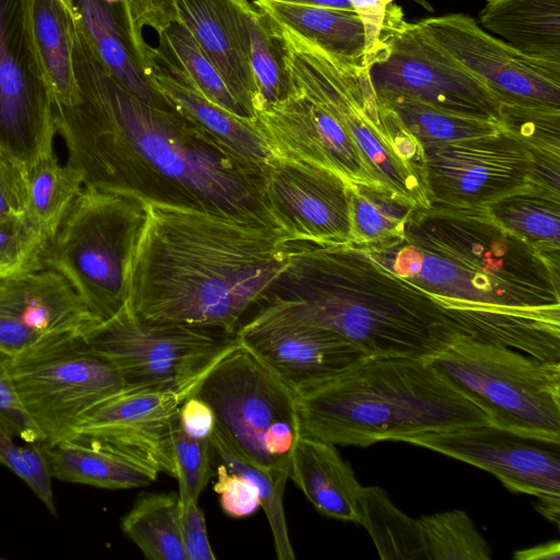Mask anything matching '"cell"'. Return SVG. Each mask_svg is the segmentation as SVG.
I'll use <instances>...</instances> for the list:
<instances>
[{
    "label": "cell",
    "mask_w": 560,
    "mask_h": 560,
    "mask_svg": "<svg viewBox=\"0 0 560 560\" xmlns=\"http://www.w3.org/2000/svg\"><path fill=\"white\" fill-rule=\"evenodd\" d=\"M513 558L517 560H559L560 542L551 540L535 547L517 550L514 552Z\"/></svg>",
    "instance_id": "52"
},
{
    "label": "cell",
    "mask_w": 560,
    "mask_h": 560,
    "mask_svg": "<svg viewBox=\"0 0 560 560\" xmlns=\"http://www.w3.org/2000/svg\"><path fill=\"white\" fill-rule=\"evenodd\" d=\"M252 1V0H250Z\"/></svg>",
    "instance_id": "56"
},
{
    "label": "cell",
    "mask_w": 560,
    "mask_h": 560,
    "mask_svg": "<svg viewBox=\"0 0 560 560\" xmlns=\"http://www.w3.org/2000/svg\"><path fill=\"white\" fill-rule=\"evenodd\" d=\"M350 185L306 162L272 156L262 168V203L289 241L324 245L353 242Z\"/></svg>",
    "instance_id": "18"
},
{
    "label": "cell",
    "mask_w": 560,
    "mask_h": 560,
    "mask_svg": "<svg viewBox=\"0 0 560 560\" xmlns=\"http://www.w3.org/2000/svg\"><path fill=\"white\" fill-rule=\"evenodd\" d=\"M0 559H1V557H0Z\"/></svg>",
    "instance_id": "55"
},
{
    "label": "cell",
    "mask_w": 560,
    "mask_h": 560,
    "mask_svg": "<svg viewBox=\"0 0 560 560\" xmlns=\"http://www.w3.org/2000/svg\"><path fill=\"white\" fill-rule=\"evenodd\" d=\"M176 0H129L130 13L136 30L142 33L149 26L160 33L177 20Z\"/></svg>",
    "instance_id": "50"
},
{
    "label": "cell",
    "mask_w": 560,
    "mask_h": 560,
    "mask_svg": "<svg viewBox=\"0 0 560 560\" xmlns=\"http://www.w3.org/2000/svg\"><path fill=\"white\" fill-rule=\"evenodd\" d=\"M235 337L294 389L329 378L368 357L340 335L304 324L247 322Z\"/></svg>",
    "instance_id": "21"
},
{
    "label": "cell",
    "mask_w": 560,
    "mask_h": 560,
    "mask_svg": "<svg viewBox=\"0 0 560 560\" xmlns=\"http://www.w3.org/2000/svg\"><path fill=\"white\" fill-rule=\"evenodd\" d=\"M209 441L212 452L217 454L230 471L244 477L257 487L261 509L272 532L277 558L279 560H293L295 556L289 538L283 509V494L289 475L270 471L255 464L236 448L217 427Z\"/></svg>",
    "instance_id": "35"
},
{
    "label": "cell",
    "mask_w": 560,
    "mask_h": 560,
    "mask_svg": "<svg viewBox=\"0 0 560 560\" xmlns=\"http://www.w3.org/2000/svg\"><path fill=\"white\" fill-rule=\"evenodd\" d=\"M364 30V63L369 67L382 47L386 18L394 0H348Z\"/></svg>",
    "instance_id": "48"
},
{
    "label": "cell",
    "mask_w": 560,
    "mask_h": 560,
    "mask_svg": "<svg viewBox=\"0 0 560 560\" xmlns=\"http://www.w3.org/2000/svg\"><path fill=\"white\" fill-rule=\"evenodd\" d=\"M295 4L353 10L348 0H278Z\"/></svg>",
    "instance_id": "53"
},
{
    "label": "cell",
    "mask_w": 560,
    "mask_h": 560,
    "mask_svg": "<svg viewBox=\"0 0 560 560\" xmlns=\"http://www.w3.org/2000/svg\"><path fill=\"white\" fill-rule=\"evenodd\" d=\"M77 22L110 77L133 96L168 106L147 71L151 50L132 22L129 0H71Z\"/></svg>",
    "instance_id": "23"
},
{
    "label": "cell",
    "mask_w": 560,
    "mask_h": 560,
    "mask_svg": "<svg viewBox=\"0 0 560 560\" xmlns=\"http://www.w3.org/2000/svg\"><path fill=\"white\" fill-rule=\"evenodd\" d=\"M486 208L504 229L560 258V194L528 182Z\"/></svg>",
    "instance_id": "30"
},
{
    "label": "cell",
    "mask_w": 560,
    "mask_h": 560,
    "mask_svg": "<svg viewBox=\"0 0 560 560\" xmlns=\"http://www.w3.org/2000/svg\"><path fill=\"white\" fill-rule=\"evenodd\" d=\"M59 1L71 12L73 18L77 20V15H75V12H74V9L72 5V1L71 0H59Z\"/></svg>",
    "instance_id": "54"
},
{
    "label": "cell",
    "mask_w": 560,
    "mask_h": 560,
    "mask_svg": "<svg viewBox=\"0 0 560 560\" xmlns=\"http://www.w3.org/2000/svg\"><path fill=\"white\" fill-rule=\"evenodd\" d=\"M362 525L383 560H429L420 518L400 511L377 486L361 488Z\"/></svg>",
    "instance_id": "33"
},
{
    "label": "cell",
    "mask_w": 560,
    "mask_h": 560,
    "mask_svg": "<svg viewBox=\"0 0 560 560\" xmlns=\"http://www.w3.org/2000/svg\"><path fill=\"white\" fill-rule=\"evenodd\" d=\"M178 421L183 431L196 440H208L215 428L211 407L195 394L182 402Z\"/></svg>",
    "instance_id": "49"
},
{
    "label": "cell",
    "mask_w": 560,
    "mask_h": 560,
    "mask_svg": "<svg viewBox=\"0 0 560 560\" xmlns=\"http://www.w3.org/2000/svg\"><path fill=\"white\" fill-rule=\"evenodd\" d=\"M26 166L0 147V221L26 213Z\"/></svg>",
    "instance_id": "46"
},
{
    "label": "cell",
    "mask_w": 560,
    "mask_h": 560,
    "mask_svg": "<svg viewBox=\"0 0 560 560\" xmlns=\"http://www.w3.org/2000/svg\"><path fill=\"white\" fill-rule=\"evenodd\" d=\"M422 145H436L500 131L497 121L453 113L401 96L378 95Z\"/></svg>",
    "instance_id": "36"
},
{
    "label": "cell",
    "mask_w": 560,
    "mask_h": 560,
    "mask_svg": "<svg viewBox=\"0 0 560 560\" xmlns=\"http://www.w3.org/2000/svg\"><path fill=\"white\" fill-rule=\"evenodd\" d=\"M255 121L272 156L317 165L350 186H383L339 120L295 86L289 97L259 112Z\"/></svg>",
    "instance_id": "19"
},
{
    "label": "cell",
    "mask_w": 560,
    "mask_h": 560,
    "mask_svg": "<svg viewBox=\"0 0 560 560\" xmlns=\"http://www.w3.org/2000/svg\"><path fill=\"white\" fill-rule=\"evenodd\" d=\"M131 255L125 313L235 335L289 262L276 226L228 213L145 199Z\"/></svg>",
    "instance_id": "2"
},
{
    "label": "cell",
    "mask_w": 560,
    "mask_h": 560,
    "mask_svg": "<svg viewBox=\"0 0 560 560\" xmlns=\"http://www.w3.org/2000/svg\"><path fill=\"white\" fill-rule=\"evenodd\" d=\"M85 346L109 361L126 388L194 394L208 371L237 343L219 329L144 322L126 313L93 327Z\"/></svg>",
    "instance_id": "10"
},
{
    "label": "cell",
    "mask_w": 560,
    "mask_h": 560,
    "mask_svg": "<svg viewBox=\"0 0 560 560\" xmlns=\"http://www.w3.org/2000/svg\"><path fill=\"white\" fill-rule=\"evenodd\" d=\"M180 533L186 560H213L203 511L198 501L180 504Z\"/></svg>",
    "instance_id": "47"
},
{
    "label": "cell",
    "mask_w": 560,
    "mask_h": 560,
    "mask_svg": "<svg viewBox=\"0 0 560 560\" xmlns=\"http://www.w3.org/2000/svg\"><path fill=\"white\" fill-rule=\"evenodd\" d=\"M147 75L172 108L222 143L238 159L262 170L272 158L255 120L237 116L217 105L175 77L159 60L154 47Z\"/></svg>",
    "instance_id": "24"
},
{
    "label": "cell",
    "mask_w": 560,
    "mask_h": 560,
    "mask_svg": "<svg viewBox=\"0 0 560 560\" xmlns=\"http://www.w3.org/2000/svg\"><path fill=\"white\" fill-rule=\"evenodd\" d=\"M30 21L51 102L77 104L81 94L73 61L75 19L59 0H31Z\"/></svg>",
    "instance_id": "28"
},
{
    "label": "cell",
    "mask_w": 560,
    "mask_h": 560,
    "mask_svg": "<svg viewBox=\"0 0 560 560\" xmlns=\"http://www.w3.org/2000/svg\"><path fill=\"white\" fill-rule=\"evenodd\" d=\"M30 1L0 0V147L26 167L57 135L32 36Z\"/></svg>",
    "instance_id": "13"
},
{
    "label": "cell",
    "mask_w": 560,
    "mask_h": 560,
    "mask_svg": "<svg viewBox=\"0 0 560 560\" xmlns=\"http://www.w3.org/2000/svg\"><path fill=\"white\" fill-rule=\"evenodd\" d=\"M248 27L250 68L257 91V115L289 97L294 86L287 71L281 42L271 19L254 7Z\"/></svg>",
    "instance_id": "37"
},
{
    "label": "cell",
    "mask_w": 560,
    "mask_h": 560,
    "mask_svg": "<svg viewBox=\"0 0 560 560\" xmlns=\"http://www.w3.org/2000/svg\"><path fill=\"white\" fill-rule=\"evenodd\" d=\"M171 441L179 503L198 501L213 475L210 441L188 436L180 428L178 415L172 424Z\"/></svg>",
    "instance_id": "41"
},
{
    "label": "cell",
    "mask_w": 560,
    "mask_h": 560,
    "mask_svg": "<svg viewBox=\"0 0 560 560\" xmlns=\"http://www.w3.org/2000/svg\"><path fill=\"white\" fill-rule=\"evenodd\" d=\"M527 147L500 130L423 147V174L430 205L486 207L529 182Z\"/></svg>",
    "instance_id": "17"
},
{
    "label": "cell",
    "mask_w": 560,
    "mask_h": 560,
    "mask_svg": "<svg viewBox=\"0 0 560 560\" xmlns=\"http://www.w3.org/2000/svg\"><path fill=\"white\" fill-rule=\"evenodd\" d=\"M11 373L26 411L48 444L73 438L88 409L125 387L116 368L83 339L37 355L11 358Z\"/></svg>",
    "instance_id": "12"
},
{
    "label": "cell",
    "mask_w": 560,
    "mask_h": 560,
    "mask_svg": "<svg viewBox=\"0 0 560 560\" xmlns=\"http://www.w3.org/2000/svg\"><path fill=\"white\" fill-rule=\"evenodd\" d=\"M26 170L28 185L26 215L48 241L84 187L83 177L68 163L59 162L54 144L44 149Z\"/></svg>",
    "instance_id": "34"
},
{
    "label": "cell",
    "mask_w": 560,
    "mask_h": 560,
    "mask_svg": "<svg viewBox=\"0 0 560 560\" xmlns=\"http://www.w3.org/2000/svg\"><path fill=\"white\" fill-rule=\"evenodd\" d=\"M358 245L455 322L487 308L560 310V258L504 229L486 207H416L400 234Z\"/></svg>",
    "instance_id": "4"
},
{
    "label": "cell",
    "mask_w": 560,
    "mask_h": 560,
    "mask_svg": "<svg viewBox=\"0 0 560 560\" xmlns=\"http://www.w3.org/2000/svg\"><path fill=\"white\" fill-rule=\"evenodd\" d=\"M45 447L52 478L63 482L119 490L145 487L160 474L121 451L81 435L45 443Z\"/></svg>",
    "instance_id": "26"
},
{
    "label": "cell",
    "mask_w": 560,
    "mask_h": 560,
    "mask_svg": "<svg viewBox=\"0 0 560 560\" xmlns=\"http://www.w3.org/2000/svg\"><path fill=\"white\" fill-rule=\"evenodd\" d=\"M101 320L50 268L0 278V350L12 359L82 340Z\"/></svg>",
    "instance_id": "16"
},
{
    "label": "cell",
    "mask_w": 560,
    "mask_h": 560,
    "mask_svg": "<svg viewBox=\"0 0 560 560\" xmlns=\"http://www.w3.org/2000/svg\"><path fill=\"white\" fill-rule=\"evenodd\" d=\"M429 560H489L492 551L463 510L420 517Z\"/></svg>",
    "instance_id": "39"
},
{
    "label": "cell",
    "mask_w": 560,
    "mask_h": 560,
    "mask_svg": "<svg viewBox=\"0 0 560 560\" xmlns=\"http://www.w3.org/2000/svg\"><path fill=\"white\" fill-rule=\"evenodd\" d=\"M178 493H143L121 518L124 534L151 560H186Z\"/></svg>",
    "instance_id": "32"
},
{
    "label": "cell",
    "mask_w": 560,
    "mask_h": 560,
    "mask_svg": "<svg viewBox=\"0 0 560 560\" xmlns=\"http://www.w3.org/2000/svg\"><path fill=\"white\" fill-rule=\"evenodd\" d=\"M289 479L323 515L360 525L362 486L335 444L301 434L291 455Z\"/></svg>",
    "instance_id": "25"
},
{
    "label": "cell",
    "mask_w": 560,
    "mask_h": 560,
    "mask_svg": "<svg viewBox=\"0 0 560 560\" xmlns=\"http://www.w3.org/2000/svg\"><path fill=\"white\" fill-rule=\"evenodd\" d=\"M295 392L302 434L335 445L366 447L490 424L481 408L419 359L365 357Z\"/></svg>",
    "instance_id": "5"
},
{
    "label": "cell",
    "mask_w": 560,
    "mask_h": 560,
    "mask_svg": "<svg viewBox=\"0 0 560 560\" xmlns=\"http://www.w3.org/2000/svg\"><path fill=\"white\" fill-rule=\"evenodd\" d=\"M250 2L276 24L287 27L335 56L365 66L364 30L354 10L295 4L278 0H252Z\"/></svg>",
    "instance_id": "29"
},
{
    "label": "cell",
    "mask_w": 560,
    "mask_h": 560,
    "mask_svg": "<svg viewBox=\"0 0 560 560\" xmlns=\"http://www.w3.org/2000/svg\"><path fill=\"white\" fill-rule=\"evenodd\" d=\"M13 438L0 421V464L21 478L46 509L57 515L45 442L19 446Z\"/></svg>",
    "instance_id": "42"
},
{
    "label": "cell",
    "mask_w": 560,
    "mask_h": 560,
    "mask_svg": "<svg viewBox=\"0 0 560 560\" xmlns=\"http://www.w3.org/2000/svg\"><path fill=\"white\" fill-rule=\"evenodd\" d=\"M479 21L518 51L560 63V0H488Z\"/></svg>",
    "instance_id": "27"
},
{
    "label": "cell",
    "mask_w": 560,
    "mask_h": 560,
    "mask_svg": "<svg viewBox=\"0 0 560 560\" xmlns=\"http://www.w3.org/2000/svg\"><path fill=\"white\" fill-rule=\"evenodd\" d=\"M194 394L211 407L215 427L246 457L289 475L302 434L296 392L256 354L237 341Z\"/></svg>",
    "instance_id": "9"
},
{
    "label": "cell",
    "mask_w": 560,
    "mask_h": 560,
    "mask_svg": "<svg viewBox=\"0 0 560 560\" xmlns=\"http://www.w3.org/2000/svg\"><path fill=\"white\" fill-rule=\"evenodd\" d=\"M441 50L479 79L499 103L560 108V63L525 55L466 14L416 23Z\"/></svg>",
    "instance_id": "15"
},
{
    "label": "cell",
    "mask_w": 560,
    "mask_h": 560,
    "mask_svg": "<svg viewBox=\"0 0 560 560\" xmlns=\"http://www.w3.org/2000/svg\"><path fill=\"white\" fill-rule=\"evenodd\" d=\"M74 22L81 100L72 106L52 103V115L66 163L81 173L84 186L273 225L262 203V170L171 106L149 104L122 89Z\"/></svg>",
    "instance_id": "1"
},
{
    "label": "cell",
    "mask_w": 560,
    "mask_h": 560,
    "mask_svg": "<svg viewBox=\"0 0 560 560\" xmlns=\"http://www.w3.org/2000/svg\"><path fill=\"white\" fill-rule=\"evenodd\" d=\"M158 34L159 45L154 47V54L171 73L217 105L255 120L230 91L214 65L182 22L176 20Z\"/></svg>",
    "instance_id": "31"
},
{
    "label": "cell",
    "mask_w": 560,
    "mask_h": 560,
    "mask_svg": "<svg viewBox=\"0 0 560 560\" xmlns=\"http://www.w3.org/2000/svg\"><path fill=\"white\" fill-rule=\"evenodd\" d=\"M275 25L293 85L339 120L384 187L413 207H429L423 147L378 96L369 68Z\"/></svg>",
    "instance_id": "6"
},
{
    "label": "cell",
    "mask_w": 560,
    "mask_h": 560,
    "mask_svg": "<svg viewBox=\"0 0 560 560\" xmlns=\"http://www.w3.org/2000/svg\"><path fill=\"white\" fill-rule=\"evenodd\" d=\"M47 237L25 214L0 221V278L42 267Z\"/></svg>",
    "instance_id": "43"
},
{
    "label": "cell",
    "mask_w": 560,
    "mask_h": 560,
    "mask_svg": "<svg viewBox=\"0 0 560 560\" xmlns=\"http://www.w3.org/2000/svg\"><path fill=\"white\" fill-rule=\"evenodd\" d=\"M213 490L219 494L222 511L230 517H246L261 508L257 487L244 477L230 471L224 464L217 469Z\"/></svg>",
    "instance_id": "45"
},
{
    "label": "cell",
    "mask_w": 560,
    "mask_h": 560,
    "mask_svg": "<svg viewBox=\"0 0 560 560\" xmlns=\"http://www.w3.org/2000/svg\"><path fill=\"white\" fill-rule=\"evenodd\" d=\"M530 158L529 182L560 194V154L528 149Z\"/></svg>",
    "instance_id": "51"
},
{
    "label": "cell",
    "mask_w": 560,
    "mask_h": 560,
    "mask_svg": "<svg viewBox=\"0 0 560 560\" xmlns=\"http://www.w3.org/2000/svg\"><path fill=\"white\" fill-rule=\"evenodd\" d=\"M289 262L250 323L331 330L368 357L430 361L467 335L438 301L355 243L288 241Z\"/></svg>",
    "instance_id": "3"
},
{
    "label": "cell",
    "mask_w": 560,
    "mask_h": 560,
    "mask_svg": "<svg viewBox=\"0 0 560 560\" xmlns=\"http://www.w3.org/2000/svg\"><path fill=\"white\" fill-rule=\"evenodd\" d=\"M490 424L560 444V361L460 335L429 361Z\"/></svg>",
    "instance_id": "8"
},
{
    "label": "cell",
    "mask_w": 560,
    "mask_h": 560,
    "mask_svg": "<svg viewBox=\"0 0 560 560\" xmlns=\"http://www.w3.org/2000/svg\"><path fill=\"white\" fill-rule=\"evenodd\" d=\"M0 421L26 444L45 442V436L26 411L11 373V357L0 350Z\"/></svg>",
    "instance_id": "44"
},
{
    "label": "cell",
    "mask_w": 560,
    "mask_h": 560,
    "mask_svg": "<svg viewBox=\"0 0 560 560\" xmlns=\"http://www.w3.org/2000/svg\"><path fill=\"white\" fill-rule=\"evenodd\" d=\"M349 191L352 243H376L400 234L416 208L381 185L353 184Z\"/></svg>",
    "instance_id": "38"
},
{
    "label": "cell",
    "mask_w": 560,
    "mask_h": 560,
    "mask_svg": "<svg viewBox=\"0 0 560 560\" xmlns=\"http://www.w3.org/2000/svg\"><path fill=\"white\" fill-rule=\"evenodd\" d=\"M499 126L527 149L560 154V108L501 103Z\"/></svg>",
    "instance_id": "40"
},
{
    "label": "cell",
    "mask_w": 560,
    "mask_h": 560,
    "mask_svg": "<svg viewBox=\"0 0 560 560\" xmlns=\"http://www.w3.org/2000/svg\"><path fill=\"white\" fill-rule=\"evenodd\" d=\"M145 215L141 196L84 186L43 249L42 267L62 275L101 323L126 311L128 266Z\"/></svg>",
    "instance_id": "7"
},
{
    "label": "cell",
    "mask_w": 560,
    "mask_h": 560,
    "mask_svg": "<svg viewBox=\"0 0 560 560\" xmlns=\"http://www.w3.org/2000/svg\"><path fill=\"white\" fill-rule=\"evenodd\" d=\"M187 397L175 390L124 387L88 409L74 436L100 441L174 477L171 430Z\"/></svg>",
    "instance_id": "20"
},
{
    "label": "cell",
    "mask_w": 560,
    "mask_h": 560,
    "mask_svg": "<svg viewBox=\"0 0 560 560\" xmlns=\"http://www.w3.org/2000/svg\"><path fill=\"white\" fill-rule=\"evenodd\" d=\"M405 442L490 472L510 491L536 498V510L559 524L560 444L522 436L492 424L427 432Z\"/></svg>",
    "instance_id": "14"
},
{
    "label": "cell",
    "mask_w": 560,
    "mask_h": 560,
    "mask_svg": "<svg viewBox=\"0 0 560 560\" xmlns=\"http://www.w3.org/2000/svg\"><path fill=\"white\" fill-rule=\"evenodd\" d=\"M368 68L378 95H401L499 124L495 95L434 45L416 23L407 22L395 4L386 18L381 50Z\"/></svg>",
    "instance_id": "11"
},
{
    "label": "cell",
    "mask_w": 560,
    "mask_h": 560,
    "mask_svg": "<svg viewBox=\"0 0 560 560\" xmlns=\"http://www.w3.org/2000/svg\"><path fill=\"white\" fill-rule=\"evenodd\" d=\"M177 21L190 32L230 91L256 119L257 91L250 68V0H176Z\"/></svg>",
    "instance_id": "22"
}]
</instances>
